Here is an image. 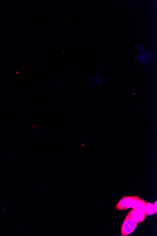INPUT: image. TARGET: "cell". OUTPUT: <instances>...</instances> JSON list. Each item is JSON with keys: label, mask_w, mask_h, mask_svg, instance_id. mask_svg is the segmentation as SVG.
<instances>
[{"label": "cell", "mask_w": 157, "mask_h": 236, "mask_svg": "<svg viewBox=\"0 0 157 236\" xmlns=\"http://www.w3.org/2000/svg\"><path fill=\"white\" fill-rule=\"evenodd\" d=\"M135 54V61L139 66H142L144 68L154 61V54L149 48H145L143 46L141 45L139 48L138 52Z\"/></svg>", "instance_id": "cell-1"}, {"label": "cell", "mask_w": 157, "mask_h": 236, "mask_svg": "<svg viewBox=\"0 0 157 236\" xmlns=\"http://www.w3.org/2000/svg\"><path fill=\"white\" fill-rule=\"evenodd\" d=\"M137 225V223L135 221L126 216L124 220L121 228V235L128 236L132 233Z\"/></svg>", "instance_id": "cell-2"}, {"label": "cell", "mask_w": 157, "mask_h": 236, "mask_svg": "<svg viewBox=\"0 0 157 236\" xmlns=\"http://www.w3.org/2000/svg\"><path fill=\"white\" fill-rule=\"evenodd\" d=\"M138 197V196H124L116 204L115 207V209L119 211L129 209L132 206L133 201Z\"/></svg>", "instance_id": "cell-3"}, {"label": "cell", "mask_w": 157, "mask_h": 236, "mask_svg": "<svg viewBox=\"0 0 157 236\" xmlns=\"http://www.w3.org/2000/svg\"><path fill=\"white\" fill-rule=\"evenodd\" d=\"M146 213L144 209H132L126 216L132 219L137 223H142L146 217Z\"/></svg>", "instance_id": "cell-4"}, {"label": "cell", "mask_w": 157, "mask_h": 236, "mask_svg": "<svg viewBox=\"0 0 157 236\" xmlns=\"http://www.w3.org/2000/svg\"><path fill=\"white\" fill-rule=\"evenodd\" d=\"M104 64V63H103ZM103 65H101L99 68L97 70V72L96 73L95 75L94 76H90V78L92 79V81L89 83L90 85H92L95 87L96 86L98 85H102L103 83L104 82L105 79H103L102 76L100 75V73H101V70H102V67H103Z\"/></svg>", "instance_id": "cell-5"}, {"label": "cell", "mask_w": 157, "mask_h": 236, "mask_svg": "<svg viewBox=\"0 0 157 236\" xmlns=\"http://www.w3.org/2000/svg\"><path fill=\"white\" fill-rule=\"evenodd\" d=\"M147 202L143 200L140 197L134 199L131 208L134 209H143L146 205Z\"/></svg>", "instance_id": "cell-6"}, {"label": "cell", "mask_w": 157, "mask_h": 236, "mask_svg": "<svg viewBox=\"0 0 157 236\" xmlns=\"http://www.w3.org/2000/svg\"><path fill=\"white\" fill-rule=\"evenodd\" d=\"M143 209L145 211L146 215L149 216H152L155 213V209L154 205L151 203L146 202V205Z\"/></svg>", "instance_id": "cell-7"}, {"label": "cell", "mask_w": 157, "mask_h": 236, "mask_svg": "<svg viewBox=\"0 0 157 236\" xmlns=\"http://www.w3.org/2000/svg\"><path fill=\"white\" fill-rule=\"evenodd\" d=\"M157 201H156L155 202V203H154V204H153V205H154V208H155V213H157Z\"/></svg>", "instance_id": "cell-8"}]
</instances>
